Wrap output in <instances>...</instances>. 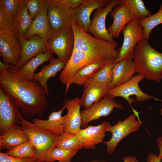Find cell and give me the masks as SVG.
Wrapping results in <instances>:
<instances>
[{
	"label": "cell",
	"mask_w": 162,
	"mask_h": 162,
	"mask_svg": "<svg viewBox=\"0 0 162 162\" xmlns=\"http://www.w3.org/2000/svg\"><path fill=\"white\" fill-rule=\"evenodd\" d=\"M56 147L78 150L83 147L82 143L76 134L64 133L59 136Z\"/></svg>",
	"instance_id": "4dcf8cb0"
},
{
	"label": "cell",
	"mask_w": 162,
	"mask_h": 162,
	"mask_svg": "<svg viewBox=\"0 0 162 162\" xmlns=\"http://www.w3.org/2000/svg\"><path fill=\"white\" fill-rule=\"evenodd\" d=\"M110 16L113 21L107 29L110 36L115 38H118L125 26L134 18L129 8L123 2L112 10Z\"/></svg>",
	"instance_id": "e0dca14e"
},
{
	"label": "cell",
	"mask_w": 162,
	"mask_h": 162,
	"mask_svg": "<svg viewBox=\"0 0 162 162\" xmlns=\"http://www.w3.org/2000/svg\"><path fill=\"white\" fill-rule=\"evenodd\" d=\"M0 86L26 118L42 116L48 105L46 93L41 86L22 77L12 68L0 71Z\"/></svg>",
	"instance_id": "6da1fadb"
},
{
	"label": "cell",
	"mask_w": 162,
	"mask_h": 162,
	"mask_svg": "<svg viewBox=\"0 0 162 162\" xmlns=\"http://www.w3.org/2000/svg\"><path fill=\"white\" fill-rule=\"evenodd\" d=\"M157 144L159 150V154L158 156V159H162V136L157 138Z\"/></svg>",
	"instance_id": "60d3db41"
},
{
	"label": "cell",
	"mask_w": 162,
	"mask_h": 162,
	"mask_svg": "<svg viewBox=\"0 0 162 162\" xmlns=\"http://www.w3.org/2000/svg\"><path fill=\"white\" fill-rule=\"evenodd\" d=\"M66 62L58 58H53L46 65H43L41 70L36 73L33 78L32 81L38 82L45 90L47 97L49 90L47 83L51 77H54L57 73L65 68Z\"/></svg>",
	"instance_id": "7402d4cb"
},
{
	"label": "cell",
	"mask_w": 162,
	"mask_h": 162,
	"mask_svg": "<svg viewBox=\"0 0 162 162\" xmlns=\"http://www.w3.org/2000/svg\"><path fill=\"white\" fill-rule=\"evenodd\" d=\"M15 27V20L0 6V32H14Z\"/></svg>",
	"instance_id": "e575fe53"
},
{
	"label": "cell",
	"mask_w": 162,
	"mask_h": 162,
	"mask_svg": "<svg viewBox=\"0 0 162 162\" xmlns=\"http://www.w3.org/2000/svg\"><path fill=\"white\" fill-rule=\"evenodd\" d=\"M111 0H86L77 8L74 10L75 22L83 30L88 32L91 20L92 12L99 8L106 6Z\"/></svg>",
	"instance_id": "ac0fdd59"
},
{
	"label": "cell",
	"mask_w": 162,
	"mask_h": 162,
	"mask_svg": "<svg viewBox=\"0 0 162 162\" xmlns=\"http://www.w3.org/2000/svg\"><path fill=\"white\" fill-rule=\"evenodd\" d=\"M46 43L49 51L66 62L74 47L75 37L71 26L52 30Z\"/></svg>",
	"instance_id": "5b68a950"
},
{
	"label": "cell",
	"mask_w": 162,
	"mask_h": 162,
	"mask_svg": "<svg viewBox=\"0 0 162 162\" xmlns=\"http://www.w3.org/2000/svg\"><path fill=\"white\" fill-rule=\"evenodd\" d=\"M0 162H37L35 158H19L0 152Z\"/></svg>",
	"instance_id": "74e56055"
},
{
	"label": "cell",
	"mask_w": 162,
	"mask_h": 162,
	"mask_svg": "<svg viewBox=\"0 0 162 162\" xmlns=\"http://www.w3.org/2000/svg\"><path fill=\"white\" fill-rule=\"evenodd\" d=\"M86 0H59L68 7L74 10L84 3Z\"/></svg>",
	"instance_id": "f35d334b"
},
{
	"label": "cell",
	"mask_w": 162,
	"mask_h": 162,
	"mask_svg": "<svg viewBox=\"0 0 162 162\" xmlns=\"http://www.w3.org/2000/svg\"><path fill=\"white\" fill-rule=\"evenodd\" d=\"M132 59L126 58L116 63L113 69V78L110 89L118 87L129 80L136 73Z\"/></svg>",
	"instance_id": "cb8c5ba5"
},
{
	"label": "cell",
	"mask_w": 162,
	"mask_h": 162,
	"mask_svg": "<svg viewBox=\"0 0 162 162\" xmlns=\"http://www.w3.org/2000/svg\"><path fill=\"white\" fill-rule=\"evenodd\" d=\"M19 39L22 48V54L17 64L12 68L15 70H18L38 54L49 51L46 42L39 37L27 38L21 36Z\"/></svg>",
	"instance_id": "9a60e30c"
},
{
	"label": "cell",
	"mask_w": 162,
	"mask_h": 162,
	"mask_svg": "<svg viewBox=\"0 0 162 162\" xmlns=\"http://www.w3.org/2000/svg\"><path fill=\"white\" fill-rule=\"evenodd\" d=\"M139 119L138 114L134 113L123 121L119 120L115 125L111 126L106 130L107 132L112 134V137L108 141L105 142L106 145V151L111 154L114 152L120 141L127 136L134 132H137L142 124Z\"/></svg>",
	"instance_id": "9c48e42d"
},
{
	"label": "cell",
	"mask_w": 162,
	"mask_h": 162,
	"mask_svg": "<svg viewBox=\"0 0 162 162\" xmlns=\"http://www.w3.org/2000/svg\"><path fill=\"white\" fill-rule=\"evenodd\" d=\"M21 4V0H0L2 6L15 20Z\"/></svg>",
	"instance_id": "8d00e7d4"
},
{
	"label": "cell",
	"mask_w": 162,
	"mask_h": 162,
	"mask_svg": "<svg viewBox=\"0 0 162 162\" xmlns=\"http://www.w3.org/2000/svg\"><path fill=\"white\" fill-rule=\"evenodd\" d=\"M71 27L75 37L74 50L100 55L109 60H116L118 56L117 45L92 37L75 22L72 23Z\"/></svg>",
	"instance_id": "3957f363"
},
{
	"label": "cell",
	"mask_w": 162,
	"mask_h": 162,
	"mask_svg": "<svg viewBox=\"0 0 162 162\" xmlns=\"http://www.w3.org/2000/svg\"><path fill=\"white\" fill-rule=\"evenodd\" d=\"M157 13L139 21V23L144 30L145 39L148 40L152 30L158 25L162 23V4H160Z\"/></svg>",
	"instance_id": "1f68e13d"
},
{
	"label": "cell",
	"mask_w": 162,
	"mask_h": 162,
	"mask_svg": "<svg viewBox=\"0 0 162 162\" xmlns=\"http://www.w3.org/2000/svg\"><path fill=\"white\" fill-rule=\"evenodd\" d=\"M33 20L28 10L21 1V4L15 19V34L17 38L24 36L29 28Z\"/></svg>",
	"instance_id": "83f0119b"
},
{
	"label": "cell",
	"mask_w": 162,
	"mask_h": 162,
	"mask_svg": "<svg viewBox=\"0 0 162 162\" xmlns=\"http://www.w3.org/2000/svg\"><path fill=\"white\" fill-rule=\"evenodd\" d=\"M111 126L110 122H104L97 126L90 125L81 129L76 134L82 142L84 148L94 149L103 141L106 130Z\"/></svg>",
	"instance_id": "2e32d148"
},
{
	"label": "cell",
	"mask_w": 162,
	"mask_h": 162,
	"mask_svg": "<svg viewBox=\"0 0 162 162\" xmlns=\"http://www.w3.org/2000/svg\"><path fill=\"white\" fill-rule=\"evenodd\" d=\"M124 162H139L136 157L126 156L123 159Z\"/></svg>",
	"instance_id": "b9f144b4"
},
{
	"label": "cell",
	"mask_w": 162,
	"mask_h": 162,
	"mask_svg": "<svg viewBox=\"0 0 162 162\" xmlns=\"http://www.w3.org/2000/svg\"><path fill=\"white\" fill-rule=\"evenodd\" d=\"M35 151L33 145L30 142L28 141L8 150L5 153L19 158H35Z\"/></svg>",
	"instance_id": "836d02e7"
},
{
	"label": "cell",
	"mask_w": 162,
	"mask_h": 162,
	"mask_svg": "<svg viewBox=\"0 0 162 162\" xmlns=\"http://www.w3.org/2000/svg\"><path fill=\"white\" fill-rule=\"evenodd\" d=\"M80 99L76 97L64 101V106L68 110L64 133L76 134L81 129Z\"/></svg>",
	"instance_id": "44dd1931"
},
{
	"label": "cell",
	"mask_w": 162,
	"mask_h": 162,
	"mask_svg": "<svg viewBox=\"0 0 162 162\" xmlns=\"http://www.w3.org/2000/svg\"><path fill=\"white\" fill-rule=\"evenodd\" d=\"M33 20L42 11L45 0H21Z\"/></svg>",
	"instance_id": "d590c367"
},
{
	"label": "cell",
	"mask_w": 162,
	"mask_h": 162,
	"mask_svg": "<svg viewBox=\"0 0 162 162\" xmlns=\"http://www.w3.org/2000/svg\"><path fill=\"white\" fill-rule=\"evenodd\" d=\"M122 3V0H111L106 7L99 8L94 12L88 32L94 37L106 40L117 46V43L108 33L106 27V19L108 14L116 6Z\"/></svg>",
	"instance_id": "30bf717a"
},
{
	"label": "cell",
	"mask_w": 162,
	"mask_h": 162,
	"mask_svg": "<svg viewBox=\"0 0 162 162\" xmlns=\"http://www.w3.org/2000/svg\"><path fill=\"white\" fill-rule=\"evenodd\" d=\"M28 141H29L21 126H15L0 135V150H9Z\"/></svg>",
	"instance_id": "d4e9b609"
},
{
	"label": "cell",
	"mask_w": 162,
	"mask_h": 162,
	"mask_svg": "<svg viewBox=\"0 0 162 162\" xmlns=\"http://www.w3.org/2000/svg\"><path fill=\"white\" fill-rule=\"evenodd\" d=\"M103 58H105L100 55L74 50L59 76L61 82L66 86V94L70 85L72 78L77 71L86 66Z\"/></svg>",
	"instance_id": "ba28073f"
},
{
	"label": "cell",
	"mask_w": 162,
	"mask_h": 162,
	"mask_svg": "<svg viewBox=\"0 0 162 162\" xmlns=\"http://www.w3.org/2000/svg\"><path fill=\"white\" fill-rule=\"evenodd\" d=\"M133 58L136 73L158 83L162 79V52L152 47L148 40L145 39L136 45Z\"/></svg>",
	"instance_id": "7a4b0ae2"
},
{
	"label": "cell",
	"mask_w": 162,
	"mask_h": 162,
	"mask_svg": "<svg viewBox=\"0 0 162 162\" xmlns=\"http://www.w3.org/2000/svg\"><path fill=\"white\" fill-rule=\"evenodd\" d=\"M132 12L134 18L139 21L146 18L152 15L150 10L146 8L142 0H122Z\"/></svg>",
	"instance_id": "d6a6232c"
},
{
	"label": "cell",
	"mask_w": 162,
	"mask_h": 162,
	"mask_svg": "<svg viewBox=\"0 0 162 162\" xmlns=\"http://www.w3.org/2000/svg\"><path fill=\"white\" fill-rule=\"evenodd\" d=\"M65 109L64 106L58 111H53L47 120L34 118L32 122L40 129L50 131L60 136L65 132L67 115L62 116V114Z\"/></svg>",
	"instance_id": "d6986e66"
},
{
	"label": "cell",
	"mask_w": 162,
	"mask_h": 162,
	"mask_svg": "<svg viewBox=\"0 0 162 162\" xmlns=\"http://www.w3.org/2000/svg\"><path fill=\"white\" fill-rule=\"evenodd\" d=\"M48 4L49 0H45L42 10L33 20L29 28L24 36V37L28 38L38 36L46 42L52 30L47 14Z\"/></svg>",
	"instance_id": "ffe728a7"
},
{
	"label": "cell",
	"mask_w": 162,
	"mask_h": 162,
	"mask_svg": "<svg viewBox=\"0 0 162 162\" xmlns=\"http://www.w3.org/2000/svg\"><path fill=\"white\" fill-rule=\"evenodd\" d=\"M109 60L106 58H103L83 67L74 75L70 84H74L80 86L83 85L88 80L105 65Z\"/></svg>",
	"instance_id": "4316f807"
},
{
	"label": "cell",
	"mask_w": 162,
	"mask_h": 162,
	"mask_svg": "<svg viewBox=\"0 0 162 162\" xmlns=\"http://www.w3.org/2000/svg\"><path fill=\"white\" fill-rule=\"evenodd\" d=\"M78 150L67 149L56 147L47 157L36 160L37 162H71V160Z\"/></svg>",
	"instance_id": "f546056e"
},
{
	"label": "cell",
	"mask_w": 162,
	"mask_h": 162,
	"mask_svg": "<svg viewBox=\"0 0 162 162\" xmlns=\"http://www.w3.org/2000/svg\"><path fill=\"white\" fill-rule=\"evenodd\" d=\"M53 53L50 51L40 54L32 58L19 69L16 70L21 76L30 81L36 73L37 68L41 64L50 62L53 58Z\"/></svg>",
	"instance_id": "484cf974"
},
{
	"label": "cell",
	"mask_w": 162,
	"mask_h": 162,
	"mask_svg": "<svg viewBox=\"0 0 162 162\" xmlns=\"http://www.w3.org/2000/svg\"><path fill=\"white\" fill-rule=\"evenodd\" d=\"M20 124L29 141L34 148L36 160L48 156L56 147L59 135L40 129L33 122L24 118Z\"/></svg>",
	"instance_id": "277c9868"
},
{
	"label": "cell",
	"mask_w": 162,
	"mask_h": 162,
	"mask_svg": "<svg viewBox=\"0 0 162 162\" xmlns=\"http://www.w3.org/2000/svg\"><path fill=\"white\" fill-rule=\"evenodd\" d=\"M122 32L123 41L121 47L117 50L118 56L115 64L125 58L132 59L135 47L146 39L144 29L139 23V20L135 18L125 26Z\"/></svg>",
	"instance_id": "8992f818"
},
{
	"label": "cell",
	"mask_w": 162,
	"mask_h": 162,
	"mask_svg": "<svg viewBox=\"0 0 162 162\" xmlns=\"http://www.w3.org/2000/svg\"><path fill=\"white\" fill-rule=\"evenodd\" d=\"M115 108L121 110L124 109L122 104L116 102L113 98L108 94L102 99L94 104L88 109L81 111L82 118L81 128H86L90 122L103 116H108Z\"/></svg>",
	"instance_id": "4fadbf2b"
},
{
	"label": "cell",
	"mask_w": 162,
	"mask_h": 162,
	"mask_svg": "<svg viewBox=\"0 0 162 162\" xmlns=\"http://www.w3.org/2000/svg\"><path fill=\"white\" fill-rule=\"evenodd\" d=\"M21 54V46L14 32H0V55L3 63L15 67Z\"/></svg>",
	"instance_id": "5bb4252c"
},
{
	"label": "cell",
	"mask_w": 162,
	"mask_h": 162,
	"mask_svg": "<svg viewBox=\"0 0 162 162\" xmlns=\"http://www.w3.org/2000/svg\"><path fill=\"white\" fill-rule=\"evenodd\" d=\"M83 91L80 99L81 106L84 110L89 108L94 103L100 101L108 94L109 86H102L86 82L83 85Z\"/></svg>",
	"instance_id": "603a6c76"
},
{
	"label": "cell",
	"mask_w": 162,
	"mask_h": 162,
	"mask_svg": "<svg viewBox=\"0 0 162 162\" xmlns=\"http://www.w3.org/2000/svg\"><path fill=\"white\" fill-rule=\"evenodd\" d=\"M115 60H109L105 65L86 82L109 86L112 80L113 69L115 64Z\"/></svg>",
	"instance_id": "f1b7e54d"
},
{
	"label": "cell",
	"mask_w": 162,
	"mask_h": 162,
	"mask_svg": "<svg viewBox=\"0 0 162 162\" xmlns=\"http://www.w3.org/2000/svg\"><path fill=\"white\" fill-rule=\"evenodd\" d=\"M158 156L154 153H149L148 154L146 162H160L161 160L158 159Z\"/></svg>",
	"instance_id": "ab89813d"
},
{
	"label": "cell",
	"mask_w": 162,
	"mask_h": 162,
	"mask_svg": "<svg viewBox=\"0 0 162 162\" xmlns=\"http://www.w3.org/2000/svg\"><path fill=\"white\" fill-rule=\"evenodd\" d=\"M18 105L0 87V134L9 129L19 125L23 118Z\"/></svg>",
	"instance_id": "52a82bcc"
},
{
	"label": "cell",
	"mask_w": 162,
	"mask_h": 162,
	"mask_svg": "<svg viewBox=\"0 0 162 162\" xmlns=\"http://www.w3.org/2000/svg\"></svg>",
	"instance_id": "ee69618b"
},
{
	"label": "cell",
	"mask_w": 162,
	"mask_h": 162,
	"mask_svg": "<svg viewBox=\"0 0 162 162\" xmlns=\"http://www.w3.org/2000/svg\"><path fill=\"white\" fill-rule=\"evenodd\" d=\"M14 66L11 64H7L0 61V71L7 69L10 68H12Z\"/></svg>",
	"instance_id": "7bdbcfd3"
},
{
	"label": "cell",
	"mask_w": 162,
	"mask_h": 162,
	"mask_svg": "<svg viewBox=\"0 0 162 162\" xmlns=\"http://www.w3.org/2000/svg\"><path fill=\"white\" fill-rule=\"evenodd\" d=\"M47 14L52 30L71 26L72 23L75 22L74 10L59 0H49Z\"/></svg>",
	"instance_id": "8fae6325"
},
{
	"label": "cell",
	"mask_w": 162,
	"mask_h": 162,
	"mask_svg": "<svg viewBox=\"0 0 162 162\" xmlns=\"http://www.w3.org/2000/svg\"><path fill=\"white\" fill-rule=\"evenodd\" d=\"M144 79L140 74L133 76L131 78L124 83L115 88L110 89L108 94L113 98L122 97L128 101L131 106L133 102L135 101L132 98H130V96H135L136 100L140 102H143L152 98H155L143 92L140 89L139 83Z\"/></svg>",
	"instance_id": "7c38bea8"
}]
</instances>
